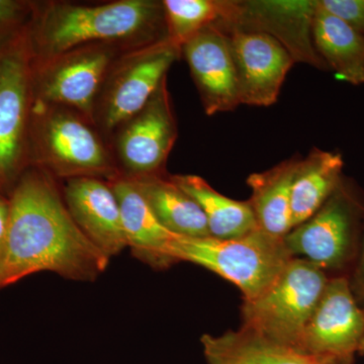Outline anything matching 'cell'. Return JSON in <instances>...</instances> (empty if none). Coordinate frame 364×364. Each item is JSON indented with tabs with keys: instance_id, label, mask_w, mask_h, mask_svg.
Listing matches in <instances>:
<instances>
[{
	"instance_id": "cell-9",
	"label": "cell",
	"mask_w": 364,
	"mask_h": 364,
	"mask_svg": "<svg viewBox=\"0 0 364 364\" xmlns=\"http://www.w3.org/2000/svg\"><path fill=\"white\" fill-rule=\"evenodd\" d=\"M36 126L39 160L58 176L117 177L102 141L82 119L68 111H52Z\"/></svg>"
},
{
	"instance_id": "cell-13",
	"label": "cell",
	"mask_w": 364,
	"mask_h": 364,
	"mask_svg": "<svg viewBox=\"0 0 364 364\" xmlns=\"http://www.w3.org/2000/svg\"><path fill=\"white\" fill-rule=\"evenodd\" d=\"M119 154L129 176L163 173L177 138L176 117L165 78L145 107L123 124Z\"/></svg>"
},
{
	"instance_id": "cell-22",
	"label": "cell",
	"mask_w": 364,
	"mask_h": 364,
	"mask_svg": "<svg viewBox=\"0 0 364 364\" xmlns=\"http://www.w3.org/2000/svg\"><path fill=\"white\" fill-rule=\"evenodd\" d=\"M170 177L202 208L213 238H237L259 229L249 200L242 202L223 196L200 176Z\"/></svg>"
},
{
	"instance_id": "cell-4",
	"label": "cell",
	"mask_w": 364,
	"mask_h": 364,
	"mask_svg": "<svg viewBox=\"0 0 364 364\" xmlns=\"http://www.w3.org/2000/svg\"><path fill=\"white\" fill-rule=\"evenodd\" d=\"M363 229V193L343 176L324 205L284 239L294 257L308 260L326 272H340L355 265Z\"/></svg>"
},
{
	"instance_id": "cell-3",
	"label": "cell",
	"mask_w": 364,
	"mask_h": 364,
	"mask_svg": "<svg viewBox=\"0 0 364 364\" xmlns=\"http://www.w3.org/2000/svg\"><path fill=\"white\" fill-rule=\"evenodd\" d=\"M172 263L200 265L232 282L243 301L267 289L293 259L284 238L259 229L232 239L177 236L169 246Z\"/></svg>"
},
{
	"instance_id": "cell-6",
	"label": "cell",
	"mask_w": 364,
	"mask_h": 364,
	"mask_svg": "<svg viewBox=\"0 0 364 364\" xmlns=\"http://www.w3.org/2000/svg\"><path fill=\"white\" fill-rule=\"evenodd\" d=\"M33 54L25 26L0 47V193L21 176L30 139Z\"/></svg>"
},
{
	"instance_id": "cell-10",
	"label": "cell",
	"mask_w": 364,
	"mask_h": 364,
	"mask_svg": "<svg viewBox=\"0 0 364 364\" xmlns=\"http://www.w3.org/2000/svg\"><path fill=\"white\" fill-rule=\"evenodd\" d=\"M317 2L318 0L235 1L231 20L219 28L267 33L284 46L294 62L328 70L316 51L313 41Z\"/></svg>"
},
{
	"instance_id": "cell-16",
	"label": "cell",
	"mask_w": 364,
	"mask_h": 364,
	"mask_svg": "<svg viewBox=\"0 0 364 364\" xmlns=\"http://www.w3.org/2000/svg\"><path fill=\"white\" fill-rule=\"evenodd\" d=\"M109 186L119 202L128 247L136 257L154 267L173 264L168 250L176 235L160 224L142 193L128 176L114 177Z\"/></svg>"
},
{
	"instance_id": "cell-14",
	"label": "cell",
	"mask_w": 364,
	"mask_h": 364,
	"mask_svg": "<svg viewBox=\"0 0 364 364\" xmlns=\"http://www.w3.org/2000/svg\"><path fill=\"white\" fill-rule=\"evenodd\" d=\"M205 114L234 111L240 105L236 69L226 33L208 26L181 47Z\"/></svg>"
},
{
	"instance_id": "cell-2",
	"label": "cell",
	"mask_w": 364,
	"mask_h": 364,
	"mask_svg": "<svg viewBox=\"0 0 364 364\" xmlns=\"http://www.w3.org/2000/svg\"><path fill=\"white\" fill-rule=\"evenodd\" d=\"M165 23L162 2L121 0L102 6L56 4L43 14L33 32V58L44 61L93 42H117L135 37L152 38ZM158 41V40H156Z\"/></svg>"
},
{
	"instance_id": "cell-25",
	"label": "cell",
	"mask_w": 364,
	"mask_h": 364,
	"mask_svg": "<svg viewBox=\"0 0 364 364\" xmlns=\"http://www.w3.org/2000/svg\"><path fill=\"white\" fill-rule=\"evenodd\" d=\"M348 279L354 296L359 304L364 303V229L360 252Z\"/></svg>"
},
{
	"instance_id": "cell-20",
	"label": "cell",
	"mask_w": 364,
	"mask_h": 364,
	"mask_svg": "<svg viewBox=\"0 0 364 364\" xmlns=\"http://www.w3.org/2000/svg\"><path fill=\"white\" fill-rule=\"evenodd\" d=\"M341 153L313 148L301 158L291 188L293 229L312 217L343 178Z\"/></svg>"
},
{
	"instance_id": "cell-7",
	"label": "cell",
	"mask_w": 364,
	"mask_h": 364,
	"mask_svg": "<svg viewBox=\"0 0 364 364\" xmlns=\"http://www.w3.org/2000/svg\"><path fill=\"white\" fill-rule=\"evenodd\" d=\"M363 328V309L352 293L348 277L334 275L306 326L299 349L327 364H352Z\"/></svg>"
},
{
	"instance_id": "cell-17",
	"label": "cell",
	"mask_w": 364,
	"mask_h": 364,
	"mask_svg": "<svg viewBox=\"0 0 364 364\" xmlns=\"http://www.w3.org/2000/svg\"><path fill=\"white\" fill-rule=\"evenodd\" d=\"M200 341L208 364H327L242 327Z\"/></svg>"
},
{
	"instance_id": "cell-1",
	"label": "cell",
	"mask_w": 364,
	"mask_h": 364,
	"mask_svg": "<svg viewBox=\"0 0 364 364\" xmlns=\"http://www.w3.org/2000/svg\"><path fill=\"white\" fill-rule=\"evenodd\" d=\"M9 200L0 289L41 272L95 280L107 269L109 258L79 229L47 174L37 170L21 174Z\"/></svg>"
},
{
	"instance_id": "cell-19",
	"label": "cell",
	"mask_w": 364,
	"mask_h": 364,
	"mask_svg": "<svg viewBox=\"0 0 364 364\" xmlns=\"http://www.w3.org/2000/svg\"><path fill=\"white\" fill-rule=\"evenodd\" d=\"M301 156L280 162L267 171L252 173L247 178L249 198L261 230L284 238L293 230L291 188Z\"/></svg>"
},
{
	"instance_id": "cell-28",
	"label": "cell",
	"mask_w": 364,
	"mask_h": 364,
	"mask_svg": "<svg viewBox=\"0 0 364 364\" xmlns=\"http://www.w3.org/2000/svg\"><path fill=\"white\" fill-rule=\"evenodd\" d=\"M363 36H364V28H363Z\"/></svg>"
},
{
	"instance_id": "cell-26",
	"label": "cell",
	"mask_w": 364,
	"mask_h": 364,
	"mask_svg": "<svg viewBox=\"0 0 364 364\" xmlns=\"http://www.w3.org/2000/svg\"><path fill=\"white\" fill-rule=\"evenodd\" d=\"M9 219V200L2 193H0V258L4 253L6 245L7 228Z\"/></svg>"
},
{
	"instance_id": "cell-24",
	"label": "cell",
	"mask_w": 364,
	"mask_h": 364,
	"mask_svg": "<svg viewBox=\"0 0 364 364\" xmlns=\"http://www.w3.org/2000/svg\"><path fill=\"white\" fill-rule=\"evenodd\" d=\"M28 9L26 2L0 0V47L25 28L20 25Z\"/></svg>"
},
{
	"instance_id": "cell-12",
	"label": "cell",
	"mask_w": 364,
	"mask_h": 364,
	"mask_svg": "<svg viewBox=\"0 0 364 364\" xmlns=\"http://www.w3.org/2000/svg\"><path fill=\"white\" fill-rule=\"evenodd\" d=\"M221 30L226 33L231 48L240 105L275 104L294 64L289 53L267 33L239 28Z\"/></svg>"
},
{
	"instance_id": "cell-11",
	"label": "cell",
	"mask_w": 364,
	"mask_h": 364,
	"mask_svg": "<svg viewBox=\"0 0 364 364\" xmlns=\"http://www.w3.org/2000/svg\"><path fill=\"white\" fill-rule=\"evenodd\" d=\"M55 58L33 63V95L46 104L72 107L92 117L112 52L109 48L85 47Z\"/></svg>"
},
{
	"instance_id": "cell-27",
	"label": "cell",
	"mask_w": 364,
	"mask_h": 364,
	"mask_svg": "<svg viewBox=\"0 0 364 364\" xmlns=\"http://www.w3.org/2000/svg\"><path fill=\"white\" fill-rule=\"evenodd\" d=\"M363 316H364V309H363ZM358 353L364 354V328H363V338H361L360 344H359Z\"/></svg>"
},
{
	"instance_id": "cell-15",
	"label": "cell",
	"mask_w": 364,
	"mask_h": 364,
	"mask_svg": "<svg viewBox=\"0 0 364 364\" xmlns=\"http://www.w3.org/2000/svg\"><path fill=\"white\" fill-rule=\"evenodd\" d=\"M64 198L79 229L107 258L128 247L119 202L109 183L93 177L70 178Z\"/></svg>"
},
{
	"instance_id": "cell-23",
	"label": "cell",
	"mask_w": 364,
	"mask_h": 364,
	"mask_svg": "<svg viewBox=\"0 0 364 364\" xmlns=\"http://www.w3.org/2000/svg\"><path fill=\"white\" fill-rule=\"evenodd\" d=\"M162 4L167 38L181 48L208 26L227 23L233 9L229 0H165Z\"/></svg>"
},
{
	"instance_id": "cell-21",
	"label": "cell",
	"mask_w": 364,
	"mask_h": 364,
	"mask_svg": "<svg viewBox=\"0 0 364 364\" xmlns=\"http://www.w3.org/2000/svg\"><path fill=\"white\" fill-rule=\"evenodd\" d=\"M316 51L328 69L353 85L364 83V36L317 2L313 21Z\"/></svg>"
},
{
	"instance_id": "cell-5",
	"label": "cell",
	"mask_w": 364,
	"mask_h": 364,
	"mask_svg": "<svg viewBox=\"0 0 364 364\" xmlns=\"http://www.w3.org/2000/svg\"><path fill=\"white\" fill-rule=\"evenodd\" d=\"M329 279L320 267L294 257L267 289L243 301L242 328L299 349Z\"/></svg>"
},
{
	"instance_id": "cell-18",
	"label": "cell",
	"mask_w": 364,
	"mask_h": 364,
	"mask_svg": "<svg viewBox=\"0 0 364 364\" xmlns=\"http://www.w3.org/2000/svg\"><path fill=\"white\" fill-rule=\"evenodd\" d=\"M139 189L153 214L172 234L188 238L210 237L202 208L171 177L164 174L128 176Z\"/></svg>"
},
{
	"instance_id": "cell-8",
	"label": "cell",
	"mask_w": 364,
	"mask_h": 364,
	"mask_svg": "<svg viewBox=\"0 0 364 364\" xmlns=\"http://www.w3.org/2000/svg\"><path fill=\"white\" fill-rule=\"evenodd\" d=\"M181 54V48L166 37L124 57L105 91L100 112L105 129L114 130L142 111Z\"/></svg>"
}]
</instances>
